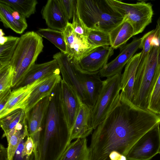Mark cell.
Listing matches in <instances>:
<instances>
[{
    "mask_svg": "<svg viewBox=\"0 0 160 160\" xmlns=\"http://www.w3.org/2000/svg\"><path fill=\"white\" fill-rule=\"evenodd\" d=\"M116 107L94 129L89 148L90 160H127L132 146L160 122V116L142 109L122 92Z\"/></svg>",
    "mask_w": 160,
    "mask_h": 160,
    "instance_id": "1",
    "label": "cell"
},
{
    "mask_svg": "<svg viewBox=\"0 0 160 160\" xmlns=\"http://www.w3.org/2000/svg\"><path fill=\"white\" fill-rule=\"evenodd\" d=\"M140 58L132 102L139 108L148 110L152 92L160 74V36L154 39L153 46L148 55L144 57L140 56Z\"/></svg>",
    "mask_w": 160,
    "mask_h": 160,
    "instance_id": "2",
    "label": "cell"
},
{
    "mask_svg": "<svg viewBox=\"0 0 160 160\" xmlns=\"http://www.w3.org/2000/svg\"><path fill=\"white\" fill-rule=\"evenodd\" d=\"M80 19L90 29L109 32L123 21V18L106 0H77Z\"/></svg>",
    "mask_w": 160,
    "mask_h": 160,
    "instance_id": "3",
    "label": "cell"
},
{
    "mask_svg": "<svg viewBox=\"0 0 160 160\" xmlns=\"http://www.w3.org/2000/svg\"><path fill=\"white\" fill-rule=\"evenodd\" d=\"M43 47L42 38L37 32H27L20 37L10 62L14 70L12 89L15 88L21 83L35 64Z\"/></svg>",
    "mask_w": 160,
    "mask_h": 160,
    "instance_id": "4",
    "label": "cell"
},
{
    "mask_svg": "<svg viewBox=\"0 0 160 160\" xmlns=\"http://www.w3.org/2000/svg\"><path fill=\"white\" fill-rule=\"evenodd\" d=\"M121 75L118 74L103 81L98 97L91 112V124L93 129L105 119L118 103L120 98Z\"/></svg>",
    "mask_w": 160,
    "mask_h": 160,
    "instance_id": "5",
    "label": "cell"
},
{
    "mask_svg": "<svg viewBox=\"0 0 160 160\" xmlns=\"http://www.w3.org/2000/svg\"><path fill=\"white\" fill-rule=\"evenodd\" d=\"M107 3L132 26L134 36L142 33L152 21V6L144 1L128 3L117 0H106Z\"/></svg>",
    "mask_w": 160,
    "mask_h": 160,
    "instance_id": "6",
    "label": "cell"
},
{
    "mask_svg": "<svg viewBox=\"0 0 160 160\" xmlns=\"http://www.w3.org/2000/svg\"><path fill=\"white\" fill-rule=\"evenodd\" d=\"M57 61L62 80L75 91L81 101L90 107L89 102L83 82L85 72L78 66L75 61L61 52L53 56Z\"/></svg>",
    "mask_w": 160,
    "mask_h": 160,
    "instance_id": "7",
    "label": "cell"
},
{
    "mask_svg": "<svg viewBox=\"0 0 160 160\" xmlns=\"http://www.w3.org/2000/svg\"><path fill=\"white\" fill-rule=\"evenodd\" d=\"M160 122L147 132L129 151L127 160H150L160 149Z\"/></svg>",
    "mask_w": 160,
    "mask_h": 160,
    "instance_id": "8",
    "label": "cell"
},
{
    "mask_svg": "<svg viewBox=\"0 0 160 160\" xmlns=\"http://www.w3.org/2000/svg\"><path fill=\"white\" fill-rule=\"evenodd\" d=\"M59 98L65 119L71 132L81 100L73 89L62 79L60 83Z\"/></svg>",
    "mask_w": 160,
    "mask_h": 160,
    "instance_id": "9",
    "label": "cell"
},
{
    "mask_svg": "<svg viewBox=\"0 0 160 160\" xmlns=\"http://www.w3.org/2000/svg\"><path fill=\"white\" fill-rule=\"evenodd\" d=\"M140 42L141 38H134L130 43L121 47L118 55L99 71V76L107 78L121 74L123 67L139 48Z\"/></svg>",
    "mask_w": 160,
    "mask_h": 160,
    "instance_id": "10",
    "label": "cell"
},
{
    "mask_svg": "<svg viewBox=\"0 0 160 160\" xmlns=\"http://www.w3.org/2000/svg\"><path fill=\"white\" fill-rule=\"evenodd\" d=\"M68 57L77 62L97 47L90 44L87 38L76 33L69 22L63 32Z\"/></svg>",
    "mask_w": 160,
    "mask_h": 160,
    "instance_id": "11",
    "label": "cell"
},
{
    "mask_svg": "<svg viewBox=\"0 0 160 160\" xmlns=\"http://www.w3.org/2000/svg\"><path fill=\"white\" fill-rule=\"evenodd\" d=\"M111 46L99 47L94 49L78 61V66L82 71L88 72H99L107 63L114 53Z\"/></svg>",
    "mask_w": 160,
    "mask_h": 160,
    "instance_id": "12",
    "label": "cell"
},
{
    "mask_svg": "<svg viewBox=\"0 0 160 160\" xmlns=\"http://www.w3.org/2000/svg\"><path fill=\"white\" fill-rule=\"evenodd\" d=\"M41 13L49 28L63 32L69 23L59 0L47 1Z\"/></svg>",
    "mask_w": 160,
    "mask_h": 160,
    "instance_id": "13",
    "label": "cell"
},
{
    "mask_svg": "<svg viewBox=\"0 0 160 160\" xmlns=\"http://www.w3.org/2000/svg\"><path fill=\"white\" fill-rule=\"evenodd\" d=\"M60 73L59 70L48 76L32 91L23 105L26 113L41 100L50 95L56 85L62 80Z\"/></svg>",
    "mask_w": 160,
    "mask_h": 160,
    "instance_id": "14",
    "label": "cell"
},
{
    "mask_svg": "<svg viewBox=\"0 0 160 160\" xmlns=\"http://www.w3.org/2000/svg\"><path fill=\"white\" fill-rule=\"evenodd\" d=\"M47 77L38 80L24 87L13 89L7 104L0 111V118L16 109H23V105L32 91Z\"/></svg>",
    "mask_w": 160,
    "mask_h": 160,
    "instance_id": "15",
    "label": "cell"
},
{
    "mask_svg": "<svg viewBox=\"0 0 160 160\" xmlns=\"http://www.w3.org/2000/svg\"><path fill=\"white\" fill-rule=\"evenodd\" d=\"M92 110L81 101L79 111L71 132V142L75 139L86 138L91 134L93 129L91 121Z\"/></svg>",
    "mask_w": 160,
    "mask_h": 160,
    "instance_id": "16",
    "label": "cell"
},
{
    "mask_svg": "<svg viewBox=\"0 0 160 160\" xmlns=\"http://www.w3.org/2000/svg\"><path fill=\"white\" fill-rule=\"evenodd\" d=\"M50 101V95L37 103L26 113L29 136L32 137L41 129L47 113Z\"/></svg>",
    "mask_w": 160,
    "mask_h": 160,
    "instance_id": "17",
    "label": "cell"
},
{
    "mask_svg": "<svg viewBox=\"0 0 160 160\" xmlns=\"http://www.w3.org/2000/svg\"><path fill=\"white\" fill-rule=\"evenodd\" d=\"M141 52L135 54L126 64L121 80V92L132 102L133 88L138 67L140 62Z\"/></svg>",
    "mask_w": 160,
    "mask_h": 160,
    "instance_id": "18",
    "label": "cell"
},
{
    "mask_svg": "<svg viewBox=\"0 0 160 160\" xmlns=\"http://www.w3.org/2000/svg\"><path fill=\"white\" fill-rule=\"evenodd\" d=\"M59 70L57 61L54 59L41 64L35 63L29 70L21 83L13 89L32 84L38 80L48 77Z\"/></svg>",
    "mask_w": 160,
    "mask_h": 160,
    "instance_id": "19",
    "label": "cell"
},
{
    "mask_svg": "<svg viewBox=\"0 0 160 160\" xmlns=\"http://www.w3.org/2000/svg\"><path fill=\"white\" fill-rule=\"evenodd\" d=\"M29 135L27 116L7 135L8 160H11L19 144L23 139Z\"/></svg>",
    "mask_w": 160,
    "mask_h": 160,
    "instance_id": "20",
    "label": "cell"
},
{
    "mask_svg": "<svg viewBox=\"0 0 160 160\" xmlns=\"http://www.w3.org/2000/svg\"><path fill=\"white\" fill-rule=\"evenodd\" d=\"M60 160H90L86 138H78L70 143Z\"/></svg>",
    "mask_w": 160,
    "mask_h": 160,
    "instance_id": "21",
    "label": "cell"
},
{
    "mask_svg": "<svg viewBox=\"0 0 160 160\" xmlns=\"http://www.w3.org/2000/svg\"><path fill=\"white\" fill-rule=\"evenodd\" d=\"M98 73L84 72L83 74L84 84L90 107L92 109L96 102L103 84V81L101 80Z\"/></svg>",
    "mask_w": 160,
    "mask_h": 160,
    "instance_id": "22",
    "label": "cell"
},
{
    "mask_svg": "<svg viewBox=\"0 0 160 160\" xmlns=\"http://www.w3.org/2000/svg\"><path fill=\"white\" fill-rule=\"evenodd\" d=\"M111 46L114 49L125 45L134 36L133 28L128 22L124 21L109 32Z\"/></svg>",
    "mask_w": 160,
    "mask_h": 160,
    "instance_id": "23",
    "label": "cell"
},
{
    "mask_svg": "<svg viewBox=\"0 0 160 160\" xmlns=\"http://www.w3.org/2000/svg\"><path fill=\"white\" fill-rule=\"evenodd\" d=\"M12 9L8 5L0 2V20L5 28H9L16 33L22 34L27 28L28 24L17 20L12 14Z\"/></svg>",
    "mask_w": 160,
    "mask_h": 160,
    "instance_id": "24",
    "label": "cell"
},
{
    "mask_svg": "<svg viewBox=\"0 0 160 160\" xmlns=\"http://www.w3.org/2000/svg\"><path fill=\"white\" fill-rule=\"evenodd\" d=\"M26 117V113L24 109L20 108L13 110L0 118V127L4 132L2 137H6L12 129Z\"/></svg>",
    "mask_w": 160,
    "mask_h": 160,
    "instance_id": "25",
    "label": "cell"
},
{
    "mask_svg": "<svg viewBox=\"0 0 160 160\" xmlns=\"http://www.w3.org/2000/svg\"><path fill=\"white\" fill-rule=\"evenodd\" d=\"M0 2L8 5L26 18L35 13L38 3L36 0H0Z\"/></svg>",
    "mask_w": 160,
    "mask_h": 160,
    "instance_id": "26",
    "label": "cell"
},
{
    "mask_svg": "<svg viewBox=\"0 0 160 160\" xmlns=\"http://www.w3.org/2000/svg\"><path fill=\"white\" fill-rule=\"evenodd\" d=\"M37 33L41 37L49 41L58 48L61 52L66 54V46L63 32L48 28H40Z\"/></svg>",
    "mask_w": 160,
    "mask_h": 160,
    "instance_id": "27",
    "label": "cell"
},
{
    "mask_svg": "<svg viewBox=\"0 0 160 160\" xmlns=\"http://www.w3.org/2000/svg\"><path fill=\"white\" fill-rule=\"evenodd\" d=\"M20 38L9 36L8 41L0 45V69L10 64Z\"/></svg>",
    "mask_w": 160,
    "mask_h": 160,
    "instance_id": "28",
    "label": "cell"
},
{
    "mask_svg": "<svg viewBox=\"0 0 160 160\" xmlns=\"http://www.w3.org/2000/svg\"><path fill=\"white\" fill-rule=\"evenodd\" d=\"M88 42L96 47L111 46L109 33L97 29H90L87 36Z\"/></svg>",
    "mask_w": 160,
    "mask_h": 160,
    "instance_id": "29",
    "label": "cell"
},
{
    "mask_svg": "<svg viewBox=\"0 0 160 160\" xmlns=\"http://www.w3.org/2000/svg\"><path fill=\"white\" fill-rule=\"evenodd\" d=\"M14 73L10 64L0 69V93L11 88Z\"/></svg>",
    "mask_w": 160,
    "mask_h": 160,
    "instance_id": "30",
    "label": "cell"
},
{
    "mask_svg": "<svg viewBox=\"0 0 160 160\" xmlns=\"http://www.w3.org/2000/svg\"><path fill=\"white\" fill-rule=\"evenodd\" d=\"M160 108V74L152 92L148 110L159 115Z\"/></svg>",
    "mask_w": 160,
    "mask_h": 160,
    "instance_id": "31",
    "label": "cell"
},
{
    "mask_svg": "<svg viewBox=\"0 0 160 160\" xmlns=\"http://www.w3.org/2000/svg\"><path fill=\"white\" fill-rule=\"evenodd\" d=\"M155 31V28L147 32L141 38L139 48L142 49L141 52V57H144L147 56L151 50L153 46L151 45L152 41Z\"/></svg>",
    "mask_w": 160,
    "mask_h": 160,
    "instance_id": "32",
    "label": "cell"
},
{
    "mask_svg": "<svg viewBox=\"0 0 160 160\" xmlns=\"http://www.w3.org/2000/svg\"><path fill=\"white\" fill-rule=\"evenodd\" d=\"M71 24L76 33L87 38L89 29L86 27L79 17L77 7V2Z\"/></svg>",
    "mask_w": 160,
    "mask_h": 160,
    "instance_id": "33",
    "label": "cell"
},
{
    "mask_svg": "<svg viewBox=\"0 0 160 160\" xmlns=\"http://www.w3.org/2000/svg\"><path fill=\"white\" fill-rule=\"evenodd\" d=\"M28 136H26L21 141L11 160H35L34 155H29L25 148V143Z\"/></svg>",
    "mask_w": 160,
    "mask_h": 160,
    "instance_id": "34",
    "label": "cell"
},
{
    "mask_svg": "<svg viewBox=\"0 0 160 160\" xmlns=\"http://www.w3.org/2000/svg\"><path fill=\"white\" fill-rule=\"evenodd\" d=\"M59 2L68 20L72 18L76 5L77 0H59Z\"/></svg>",
    "mask_w": 160,
    "mask_h": 160,
    "instance_id": "35",
    "label": "cell"
},
{
    "mask_svg": "<svg viewBox=\"0 0 160 160\" xmlns=\"http://www.w3.org/2000/svg\"><path fill=\"white\" fill-rule=\"evenodd\" d=\"M12 88L0 93V111L2 110L8 102L12 92Z\"/></svg>",
    "mask_w": 160,
    "mask_h": 160,
    "instance_id": "36",
    "label": "cell"
},
{
    "mask_svg": "<svg viewBox=\"0 0 160 160\" xmlns=\"http://www.w3.org/2000/svg\"><path fill=\"white\" fill-rule=\"evenodd\" d=\"M24 147L28 153L29 155H34V144L32 138L28 136L25 141Z\"/></svg>",
    "mask_w": 160,
    "mask_h": 160,
    "instance_id": "37",
    "label": "cell"
},
{
    "mask_svg": "<svg viewBox=\"0 0 160 160\" xmlns=\"http://www.w3.org/2000/svg\"><path fill=\"white\" fill-rule=\"evenodd\" d=\"M9 36L0 37V45H2L7 42L8 40Z\"/></svg>",
    "mask_w": 160,
    "mask_h": 160,
    "instance_id": "38",
    "label": "cell"
},
{
    "mask_svg": "<svg viewBox=\"0 0 160 160\" xmlns=\"http://www.w3.org/2000/svg\"><path fill=\"white\" fill-rule=\"evenodd\" d=\"M157 26L158 27V28L160 30V16L159 17L157 21Z\"/></svg>",
    "mask_w": 160,
    "mask_h": 160,
    "instance_id": "39",
    "label": "cell"
},
{
    "mask_svg": "<svg viewBox=\"0 0 160 160\" xmlns=\"http://www.w3.org/2000/svg\"><path fill=\"white\" fill-rule=\"evenodd\" d=\"M4 34H4V33L3 32L2 29H0V37H1L4 36Z\"/></svg>",
    "mask_w": 160,
    "mask_h": 160,
    "instance_id": "40",
    "label": "cell"
},
{
    "mask_svg": "<svg viewBox=\"0 0 160 160\" xmlns=\"http://www.w3.org/2000/svg\"><path fill=\"white\" fill-rule=\"evenodd\" d=\"M159 116H160V111H159Z\"/></svg>",
    "mask_w": 160,
    "mask_h": 160,
    "instance_id": "41",
    "label": "cell"
},
{
    "mask_svg": "<svg viewBox=\"0 0 160 160\" xmlns=\"http://www.w3.org/2000/svg\"><path fill=\"white\" fill-rule=\"evenodd\" d=\"M159 153L160 154V150H159Z\"/></svg>",
    "mask_w": 160,
    "mask_h": 160,
    "instance_id": "42",
    "label": "cell"
}]
</instances>
